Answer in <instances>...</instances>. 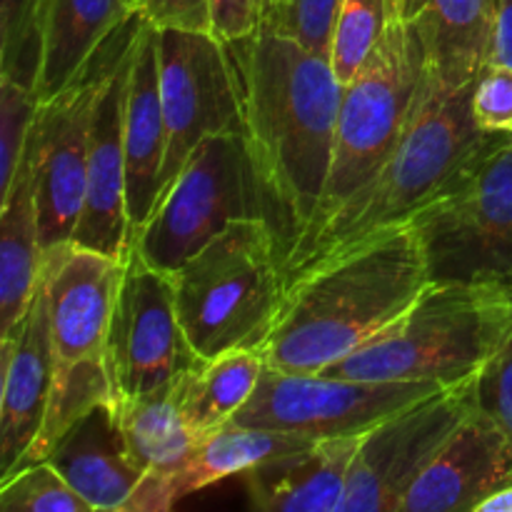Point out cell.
Returning a JSON list of instances; mask_svg holds the SVG:
<instances>
[{
	"instance_id": "1",
	"label": "cell",
	"mask_w": 512,
	"mask_h": 512,
	"mask_svg": "<svg viewBox=\"0 0 512 512\" xmlns=\"http://www.w3.org/2000/svg\"><path fill=\"white\" fill-rule=\"evenodd\" d=\"M243 138L270 205L283 255L315 218L335 153L343 83L328 55L275 30L225 43Z\"/></svg>"
},
{
	"instance_id": "2",
	"label": "cell",
	"mask_w": 512,
	"mask_h": 512,
	"mask_svg": "<svg viewBox=\"0 0 512 512\" xmlns=\"http://www.w3.org/2000/svg\"><path fill=\"white\" fill-rule=\"evenodd\" d=\"M473 85L453 90L425 78L418 108L393 155L285 250V285L410 228L475 168L500 135L475 125Z\"/></svg>"
},
{
	"instance_id": "3",
	"label": "cell",
	"mask_w": 512,
	"mask_h": 512,
	"mask_svg": "<svg viewBox=\"0 0 512 512\" xmlns=\"http://www.w3.org/2000/svg\"><path fill=\"white\" fill-rule=\"evenodd\" d=\"M430 283L418 230L385 235L290 283L260 353L268 368L323 373L395 323Z\"/></svg>"
},
{
	"instance_id": "4",
	"label": "cell",
	"mask_w": 512,
	"mask_h": 512,
	"mask_svg": "<svg viewBox=\"0 0 512 512\" xmlns=\"http://www.w3.org/2000/svg\"><path fill=\"white\" fill-rule=\"evenodd\" d=\"M510 340V285L430 283L395 323L325 368L323 375L453 388L475 383Z\"/></svg>"
},
{
	"instance_id": "5",
	"label": "cell",
	"mask_w": 512,
	"mask_h": 512,
	"mask_svg": "<svg viewBox=\"0 0 512 512\" xmlns=\"http://www.w3.org/2000/svg\"><path fill=\"white\" fill-rule=\"evenodd\" d=\"M170 278L185 338L203 360L260 348L288 290L283 245L265 218L233 220Z\"/></svg>"
},
{
	"instance_id": "6",
	"label": "cell",
	"mask_w": 512,
	"mask_h": 512,
	"mask_svg": "<svg viewBox=\"0 0 512 512\" xmlns=\"http://www.w3.org/2000/svg\"><path fill=\"white\" fill-rule=\"evenodd\" d=\"M425 58L405 8L358 75L343 85L335 153L315 220L338 208L393 155L423 93Z\"/></svg>"
},
{
	"instance_id": "7",
	"label": "cell",
	"mask_w": 512,
	"mask_h": 512,
	"mask_svg": "<svg viewBox=\"0 0 512 512\" xmlns=\"http://www.w3.org/2000/svg\"><path fill=\"white\" fill-rule=\"evenodd\" d=\"M243 218L270 223V205L248 143L243 133L210 135L160 195L130 248L138 250L150 268L173 275L233 220Z\"/></svg>"
},
{
	"instance_id": "8",
	"label": "cell",
	"mask_w": 512,
	"mask_h": 512,
	"mask_svg": "<svg viewBox=\"0 0 512 512\" xmlns=\"http://www.w3.org/2000/svg\"><path fill=\"white\" fill-rule=\"evenodd\" d=\"M433 283H505L512 288V135L413 223Z\"/></svg>"
},
{
	"instance_id": "9",
	"label": "cell",
	"mask_w": 512,
	"mask_h": 512,
	"mask_svg": "<svg viewBox=\"0 0 512 512\" xmlns=\"http://www.w3.org/2000/svg\"><path fill=\"white\" fill-rule=\"evenodd\" d=\"M440 388L443 385L418 380H350L265 368L253 398L233 423L283 430L310 440L348 438L365 435Z\"/></svg>"
},
{
	"instance_id": "10",
	"label": "cell",
	"mask_w": 512,
	"mask_h": 512,
	"mask_svg": "<svg viewBox=\"0 0 512 512\" xmlns=\"http://www.w3.org/2000/svg\"><path fill=\"white\" fill-rule=\"evenodd\" d=\"M158 65L168 133L163 195L205 138L243 133V113L228 50L208 30L158 28Z\"/></svg>"
},
{
	"instance_id": "11",
	"label": "cell",
	"mask_w": 512,
	"mask_h": 512,
	"mask_svg": "<svg viewBox=\"0 0 512 512\" xmlns=\"http://www.w3.org/2000/svg\"><path fill=\"white\" fill-rule=\"evenodd\" d=\"M478 408L475 383L440 388L363 435L340 512H400L415 480Z\"/></svg>"
},
{
	"instance_id": "12",
	"label": "cell",
	"mask_w": 512,
	"mask_h": 512,
	"mask_svg": "<svg viewBox=\"0 0 512 512\" xmlns=\"http://www.w3.org/2000/svg\"><path fill=\"white\" fill-rule=\"evenodd\" d=\"M105 360L115 400L173 388L203 360L190 348L178 320L173 278L150 268L135 248L125 255Z\"/></svg>"
},
{
	"instance_id": "13",
	"label": "cell",
	"mask_w": 512,
	"mask_h": 512,
	"mask_svg": "<svg viewBox=\"0 0 512 512\" xmlns=\"http://www.w3.org/2000/svg\"><path fill=\"white\" fill-rule=\"evenodd\" d=\"M120 28L105 40L103 48L80 70V75L68 88L38 103L33 140L43 250L73 238L75 225L83 213L93 103L110 55L118 43Z\"/></svg>"
},
{
	"instance_id": "14",
	"label": "cell",
	"mask_w": 512,
	"mask_h": 512,
	"mask_svg": "<svg viewBox=\"0 0 512 512\" xmlns=\"http://www.w3.org/2000/svg\"><path fill=\"white\" fill-rule=\"evenodd\" d=\"M143 15L135 10L120 28L110 63L100 80L90 118L88 185L85 205L75 225V243L110 258L125 260L133 240L128 218V163H125V98L133 43Z\"/></svg>"
},
{
	"instance_id": "15",
	"label": "cell",
	"mask_w": 512,
	"mask_h": 512,
	"mask_svg": "<svg viewBox=\"0 0 512 512\" xmlns=\"http://www.w3.org/2000/svg\"><path fill=\"white\" fill-rule=\"evenodd\" d=\"M123 273L125 260L75 240L45 250L40 290L48 308L55 365L105 360Z\"/></svg>"
},
{
	"instance_id": "16",
	"label": "cell",
	"mask_w": 512,
	"mask_h": 512,
	"mask_svg": "<svg viewBox=\"0 0 512 512\" xmlns=\"http://www.w3.org/2000/svg\"><path fill=\"white\" fill-rule=\"evenodd\" d=\"M512 485V438L475 408L405 495L400 512H478L480 503Z\"/></svg>"
},
{
	"instance_id": "17",
	"label": "cell",
	"mask_w": 512,
	"mask_h": 512,
	"mask_svg": "<svg viewBox=\"0 0 512 512\" xmlns=\"http://www.w3.org/2000/svg\"><path fill=\"white\" fill-rule=\"evenodd\" d=\"M3 390H0V480L20 468L43 428L55 358L50 320L38 285L28 313L0 338Z\"/></svg>"
},
{
	"instance_id": "18",
	"label": "cell",
	"mask_w": 512,
	"mask_h": 512,
	"mask_svg": "<svg viewBox=\"0 0 512 512\" xmlns=\"http://www.w3.org/2000/svg\"><path fill=\"white\" fill-rule=\"evenodd\" d=\"M45 460L88 503L90 512H123L145 478L130 458L115 400L98 403L75 420Z\"/></svg>"
},
{
	"instance_id": "19",
	"label": "cell",
	"mask_w": 512,
	"mask_h": 512,
	"mask_svg": "<svg viewBox=\"0 0 512 512\" xmlns=\"http://www.w3.org/2000/svg\"><path fill=\"white\" fill-rule=\"evenodd\" d=\"M158 28L143 18L133 43L125 98V163H128V218L133 235L153 215L160 198L168 133L160 98Z\"/></svg>"
},
{
	"instance_id": "20",
	"label": "cell",
	"mask_w": 512,
	"mask_h": 512,
	"mask_svg": "<svg viewBox=\"0 0 512 512\" xmlns=\"http://www.w3.org/2000/svg\"><path fill=\"white\" fill-rule=\"evenodd\" d=\"M310 443L315 440L283 430L228 423L218 433L203 438L193 458L173 475H145L123 512H165L208 485L245 475L263 460L308 448Z\"/></svg>"
},
{
	"instance_id": "21",
	"label": "cell",
	"mask_w": 512,
	"mask_h": 512,
	"mask_svg": "<svg viewBox=\"0 0 512 512\" xmlns=\"http://www.w3.org/2000/svg\"><path fill=\"white\" fill-rule=\"evenodd\" d=\"M363 435L315 440L275 455L245 478L250 505L265 512H340Z\"/></svg>"
},
{
	"instance_id": "22",
	"label": "cell",
	"mask_w": 512,
	"mask_h": 512,
	"mask_svg": "<svg viewBox=\"0 0 512 512\" xmlns=\"http://www.w3.org/2000/svg\"><path fill=\"white\" fill-rule=\"evenodd\" d=\"M405 15L428 78L453 90L478 80L493 53L498 0H405Z\"/></svg>"
},
{
	"instance_id": "23",
	"label": "cell",
	"mask_w": 512,
	"mask_h": 512,
	"mask_svg": "<svg viewBox=\"0 0 512 512\" xmlns=\"http://www.w3.org/2000/svg\"><path fill=\"white\" fill-rule=\"evenodd\" d=\"M40 240L38 165L30 130L13 185L0 198V338L23 320L33 303L43 270Z\"/></svg>"
},
{
	"instance_id": "24",
	"label": "cell",
	"mask_w": 512,
	"mask_h": 512,
	"mask_svg": "<svg viewBox=\"0 0 512 512\" xmlns=\"http://www.w3.org/2000/svg\"><path fill=\"white\" fill-rule=\"evenodd\" d=\"M133 13L130 0H43L38 100H48L68 88Z\"/></svg>"
},
{
	"instance_id": "25",
	"label": "cell",
	"mask_w": 512,
	"mask_h": 512,
	"mask_svg": "<svg viewBox=\"0 0 512 512\" xmlns=\"http://www.w3.org/2000/svg\"><path fill=\"white\" fill-rule=\"evenodd\" d=\"M265 355L260 348H238L213 360H200L175 383V400L195 435L218 433L248 405L263 378Z\"/></svg>"
},
{
	"instance_id": "26",
	"label": "cell",
	"mask_w": 512,
	"mask_h": 512,
	"mask_svg": "<svg viewBox=\"0 0 512 512\" xmlns=\"http://www.w3.org/2000/svg\"><path fill=\"white\" fill-rule=\"evenodd\" d=\"M130 458L145 475H173L203 443L185 423L175 385L133 400H115Z\"/></svg>"
},
{
	"instance_id": "27",
	"label": "cell",
	"mask_w": 512,
	"mask_h": 512,
	"mask_svg": "<svg viewBox=\"0 0 512 512\" xmlns=\"http://www.w3.org/2000/svg\"><path fill=\"white\" fill-rule=\"evenodd\" d=\"M105 400H115L108 360H80V363L73 365H55L53 388H50L43 428H40L38 438H35L23 465L48 458L60 435L75 420L83 418L90 408L105 403Z\"/></svg>"
},
{
	"instance_id": "28",
	"label": "cell",
	"mask_w": 512,
	"mask_h": 512,
	"mask_svg": "<svg viewBox=\"0 0 512 512\" xmlns=\"http://www.w3.org/2000/svg\"><path fill=\"white\" fill-rule=\"evenodd\" d=\"M405 0H343L330 38V65L343 85L363 70Z\"/></svg>"
},
{
	"instance_id": "29",
	"label": "cell",
	"mask_w": 512,
	"mask_h": 512,
	"mask_svg": "<svg viewBox=\"0 0 512 512\" xmlns=\"http://www.w3.org/2000/svg\"><path fill=\"white\" fill-rule=\"evenodd\" d=\"M43 70V0H0V78L38 93Z\"/></svg>"
},
{
	"instance_id": "30",
	"label": "cell",
	"mask_w": 512,
	"mask_h": 512,
	"mask_svg": "<svg viewBox=\"0 0 512 512\" xmlns=\"http://www.w3.org/2000/svg\"><path fill=\"white\" fill-rule=\"evenodd\" d=\"M0 510L3 512H90L88 503L65 483L63 475L38 460L18 468L0 480Z\"/></svg>"
},
{
	"instance_id": "31",
	"label": "cell",
	"mask_w": 512,
	"mask_h": 512,
	"mask_svg": "<svg viewBox=\"0 0 512 512\" xmlns=\"http://www.w3.org/2000/svg\"><path fill=\"white\" fill-rule=\"evenodd\" d=\"M38 93L0 78V198L10 190L38 113Z\"/></svg>"
},
{
	"instance_id": "32",
	"label": "cell",
	"mask_w": 512,
	"mask_h": 512,
	"mask_svg": "<svg viewBox=\"0 0 512 512\" xmlns=\"http://www.w3.org/2000/svg\"><path fill=\"white\" fill-rule=\"evenodd\" d=\"M343 0H285L280 13L263 25V30H275L300 40L320 55H330L333 23Z\"/></svg>"
},
{
	"instance_id": "33",
	"label": "cell",
	"mask_w": 512,
	"mask_h": 512,
	"mask_svg": "<svg viewBox=\"0 0 512 512\" xmlns=\"http://www.w3.org/2000/svg\"><path fill=\"white\" fill-rule=\"evenodd\" d=\"M473 118L483 133L512 135V68L488 63L473 85Z\"/></svg>"
},
{
	"instance_id": "34",
	"label": "cell",
	"mask_w": 512,
	"mask_h": 512,
	"mask_svg": "<svg viewBox=\"0 0 512 512\" xmlns=\"http://www.w3.org/2000/svg\"><path fill=\"white\" fill-rule=\"evenodd\" d=\"M475 398L512 438V340L475 380Z\"/></svg>"
},
{
	"instance_id": "35",
	"label": "cell",
	"mask_w": 512,
	"mask_h": 512,
	"mask_svg": "<svg viewBox=\"0 0 512 512\" xmlns=\"http://www.w3.org/2000/svg\"><path fill=\"white\" fill-rule=\"evenodd\" d=\"M210 33L220 43L250 38L263 25V0H208Z\"/></svg>"
},
{
	"instance_id": "36",
	"label": "cell",
	"mask_w": 512,
	"mask_h": 512,
	"mask_svg": "<svg viewBox=\"0 0 512 512\" xmlns=\"http://www.w3.org/2000/svg\"><path fill=\"white\" fill-rule=\"evenodd\" d=\"M135 10L155 28L208 30V0H135Z\"/></svg>"
},
{
	"instance_id": "37",
	"label": "cell",
	"mask_w": 512,
	"mask_h": 512,
	"mask_svg": "<svg viewBox=\"0 0 512 512\" xmlns=\"http://www.w3.org/2000/svg\"><path fill=\"white\" fill-rule=\"evenodd\" d=\"M490 63L512 68V0H498V20H495Z\"/></svg>"
},
{
	"instance_id": "38",
	"label": "cell",
	"mask_w": 512,
	"mask_h": 512,
	"mask_svg": "<svg viewBox=\"0 0 512 512\" xmlns=\"http://www.w3.org/2000/svg\"><path fill=\"white\" fill-rule=\"evenodd\" d=\"M285 5V0H263V25H268L275 15L280 13V8ZM260 25V28H263Z\"/></svg>"
},
{
	"instance_id": "39",
	"label": "cell",
	"mask_w": 512,
	"mask_h": 512,
	"mask_svg": "<svg viewBox=\"0 0 512 512\" xmlns=\"http://www.w3.org/2000/svg\"><path fill=\"white\" fill-rule=\"evenodd\" d=\"M130 3H133V8H135V0H130Z\"/></svg>"
}]
</instances>
